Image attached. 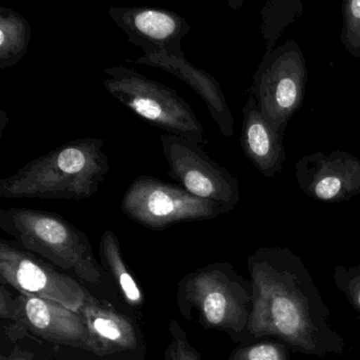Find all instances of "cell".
Masks as SVG:
<instances>
[{
    "instance_id": "52a82bcc",
    "label": "cell",
    "mask_w": 360,
    "mask_h": 360,
    "mask_svg": "<svg viewBox=\"0 0 360 360\" xmlns=\"http://www.w3.org/2000/svg\"><path fill=\"white\" fill-rule=\"evenodd\" d=\"M307 79L304 56L292 39L264 54L254 73L250 96H254L269 125L282 136L302 107Z\"/></svg>"
},
{
    "instance_id": "ac0fdd59",
    "label": "cell",
    "mask_w": 360,
    "mask_h": 360,
    "mask_svg": "<svg viewBox=\"0 0 360 360\" xmlns=\"http://www.w3.org/2000/svg\"><path fill=\"white\" fill-rule=\"evenodd\" d=\"M303 15L300 0H269L261 9V32L266 41L265 54L277 48V41L288 25Z\"/></svg>"
},
{
    "instance_id": "4fadbf2b",
    "label": "cell",
    "mask_w": 360,
    "mask_h": 360,
    "mask_svg": "<svg viewBox=\"0 0 360 360\" xmlns=\"http://www.w3.org/2000/svg\"><path fill=\"white\" fill-rule=\"evenodd\" d=\"M127 62L161 69L186 83L205 103L221 134L225 138L233 136L235 122L220 83L203 69L191 65L185 58V54L179 56L149 54Z\"/></svg>"
},
{
    "instance_id": "d6986e66",
    "label": "cell",
    "mask_w": 360,
    "mask_h": 360,
    "mask_svg": "<svg viewBox=\"0 0 360 360\" xmlns=\"http://www.w3.org/2000/svg\"><path fill=\"white\" fill-rule=\"evenodd\" d=\"M229 360H292L290 349L277 339H261L231 351Z\"/></svg>"
},
{
    "instance_id": "ba28073f",
    "label": "cell",
    "mask_w": 360,
    "mask_h": 360,
    "mask_svg": "<svg viewBox=\"0 0 360 360\" xmlns=\"http://www.w3.org/2000/svg\"><path fill=\"white\" fill-rule=\"evenodd\" d=\"M168 176L191 195L233 206L241 200L237 176L212 160L202 145L172 134H161Z\"/></svg>"
},
{
    "instance_id": "277c9868",
    "label": "cell",
    "mask_w": 360,
    "mask_h": 360,
    "mask_svg": "<svg viewBox=\"0 0 360 360\" xmlns=\"http://www.w3.org/2000/svg\"><path fill=\"white\" fill-rule=\"evenodd\" d=\"M0 229L20 248L39 255L88 283L102 281L87 235L53 212L12 207L0 210Z\"/></svg>"
},
{
    "instance_id": "2e32d148",
    "label": "cell",
    "mask_w": 360,
    "mask_h": 360,
    "mask_svg": "<svg viewBox=\"0 0 360 360\" xmlns=\"http://www.w3.org/2000/svg\"><path fill=\"white\" fill-rule=\"evenodd\" d=\"M30 22L10 8H0V69L18 65L30 45Z\"/></svg>"
},
{
    "instance_id": "d4e9b609",
    "label": "cell",
    "mask_w": 360,
    "mask_h": 360,
    "mask_svg": "<svg viewBox=\"0 0 360 360\" xmlns=\"http://www.w3.org/2000/svg\"><path fill=\"white\" fill-rule=\"evenodd\" d=\"M8 123H9V119H8L7 112L4 110L0 111V138L3 136L4 130Z\"/></svg>"
},
{
    "instance_id": "8fae6325",
    "label": "cell",
    "mask_w": 360,
    "mask_h": 360,
    "mask_svg": "<svg viewBox=\"0 0 360 360\" xmlns=\"http://www.w3.org/2000/svg\"><path fill=\"white\" fill-rule=\"evenodd\" d=\"M299 188L311 199L349 201L360 195V160L343 150L321 151L301 158L295 166Z\"/></svg>"
},
{
    "instance_id": "9c48e42d",
    "label": "cell",
    "mask_w": 360,
    "mask_h": 360,
    "mask_svg": "<svg viewBox=\"0 0 360 360\" xmlns=\"http://www.w3.org/2000/svg\"><path fill=\"white\" fill-rule=\"evenodd\" d=\"M0 280L20 294L47 299L79 313L88 290L20 246L0 240Z\"/></svg>"
},
{
    "instance_id": "cb8c5ba5",
    "label": "cell",
    "mask_w": 360,
    "mask_h": 360,
    "mask_svg": "<svg viewBox=\"0 0 360 360\" xmlns=\"http://www.w3.org/2000/svg\"><path fill=\"white\" fill-rule=\"evenodd\" d=\"M33 354L29 353V352L22 351V349H15V352L11 354V355L1 356L0 360H32Z\"/></svg>"
},
{
    "instance_id": "7402d4cb",
    "label": "cell",
    "mask_w": 360,
    "mask_h": 360,
    "mask_svg": "<svg viewBox=\"0 0 360 360\" xmlns=\"http://www.w3.org/2000/svg\"><path fill=\"white\" fill-rule=\"evenodd\" d=\"M169 334L165 360H203L201 354L191 345L186 333L176 320L170 321Z\"/></svg>"
},
{
    "instance_id": "30bf717a",
    "label": "cell",
    "mask_w": 360,
    "mask_h": 360,
    "mask_svg": "<svg viewBox=\"0 0 360 360\" xmlns=\"http://www.w3.org/2000/svg\"><path fill=\"white\" fill-rule=\"evenodd\" d=\"M108 14L127 35L128 41L140 47L144 56H184L182 39L191 31V25L180 14L160 8L115 6L109 8Z\"/></svg>"
},
{
    "instance_id": "603a6c76",
    "label": "cell",
    "mask_w": 360,
    "mask_h": 360,
    "mask_svg": "<svg viewBox=\"0 0 360 360\" xmlns=\"http://www.w3.org/2000/svg\"><path fill=\"white\" fill-rule=\"evenodd\" d=\"M16 316V299H12L11 295L6 288V284L0 285V317L1 319L12 320L14 322Z\"/></svg>"
},
{
    "instance_id": "5b68a950",
    "label": "cell",
    "mask_w": 360,
    "mask_h": 360,
    "mask_svg": "<svg viewBox=\"0 0 360 360\" xmlns=\"http://www.w3.org/2000/svg\"><path fill=\"white\" fill-rule=\"evenodd\" d=\"M104 75L108 94L153 127L200 145L206 142L195 111L176 90L129 67H109Z\"/></svg>"
},
{
    "instance_id": "3957f363",
    "label": "cell",
    "mask_w": 360,
    "mask_h": 360,
    "mask_svg": "<svg viewBox=\"0 0 360 360\" xmlns=\"http://www.w3.org/2000/svg\"><path fill=\"white\" fill-rule=\"evenodd\" d=\"M176 305L184 319L222 330L241 345L254 343L248 332L254 284L229 263H212L186 274L176 288Z\"/></svg>"
},
{
    "instance_id": "44dd1931",
    "label": "cell",
    "mask_w": 360,
    "mask_h": 360,
    "mask_svg": "<svg viewBox=\"0 0 360 360\" xmlns=\"http://www.w3.org/2000/svg\"><path fill=\"white\" fill-rule=\"evenodd\" d=\"M333 279L349 304L360 314V264L353 266L338 265L334 269Z\"/></svg>"
},
{
    "instance_id": "8992f818",
    "label": "cell",
    "mask_w": 360,
    "mask_h": 360,
    "mask_svg": "<svg viewBox=\"0 0 360 360\" xmlns=\"http://www.w3.org/2000/svg\"><path fill=\"white\" fill-rule=\"evenodd\" d=\"M233 208L229 204L195 197L181 185L150 176L134 179L121 203L126 217L153 231H163L178 223L212 220Z\"/></svg>"
},
{
    "instance_id": "5bb4252c",
    "label": "cell",
    "mask_w": 360,
    "mask_h": 360,
    "mask_svg": "<svg viewBox=\"0 0 360 360\" xmlns=\"http://www.w3.org/2000/svg\"><path fill=\"white\" fill-rule=\"evenodd\" d=\"M240 144L248 160L265 178L282 172L286 161L284 136L278 134L263 117L254 96H248L243 107Z\"/></svg>"
},
{
    "instance_id": "7c38bea8",
    "label": "cell",
    "mask_w": 360,
    "mask_h": 360,
    "mask_svg": "<svg viewBox=\"0 0 360 360\" xmlns=\"http://www.w3.org/2000/svg\"><path fill=\"white\" fill-rule=\"evenodd\" d=\"M16 328L56 345L91 352L89 332L83 316L47 299L20 294L16 298Z\"/></svg>"
},
{
    "instance_id": "9a60e30c",
    "label": "cell",
    "mask_w": 360,
    "mask_h": 360,
    "mask_svg": "<svg viewBox=\"0 0 360 360\" xmlns=\"http://www.w3.org/2000/svg\"><path fill=\"white\" fill-rule=\"evenodd\" d=\"M79 314L85 320L91 352L96 355H112L136 347L134 324L119 311L92 297L90 292Z\"/></svg>"
},
{
    "instance_id": "7a4b0ae2",
    "label": "cell",
    "mask_w": 360,
    "mask_h": 360,
    "mask_svg": "<svg viewBox=\"0 0 360 360\" xmlns=\"http://www.w3.org/2000/svg\"><path fill=\"white\" fill-rule=\"evenodd\" d=\"M104 139L65 143L0 180V198L84 200L98 193L110 172Z\"/></svg>"
},
{
    "instance_id": "ffe728a7",
    "label": "cell",
    "mask_w": 360,
    "mask_h": 360,
    "mask_svg": "<svg viewBox=\"0 0 360 360\" xmlns=\"http://www.w3.org/2000/svg\"><path fill=\"white\" fill-rule=\"evenodd\" d=\"M341 44L353 58H360V0L343 3Z\"/></svg>"
},
{
    "instance_id": "e0dca14e",
    "label": "cell",
    "mask_w": 360,
    "mask_h": 360,
    "mask_svg": "<svg viewBox=\"0 0 360 360\" xmlns=\"http://www.w3.org/2000/svg\"><path fill=\"white\" fill-rule=\"evenodd\" d=\"M98 252L103 265L115 278L126 302L132 307H142L144 303L142 290L124 260L119 239L110 229L103 233Z\"/></svg>"
},
{
    "instance_id": "6da1fadb",
    "label": "cell",
    "mask_w": 360,
    "mask_h": 360,
    "mask_svg": "<svg viewBox=\"0 0 360 360\" xmlns=\"http://www.w3.org/2000/svg\"><path fill=\"white\" fill-rule=\"evenodd\" d=\"M248 269L254 284L252 342L277 339L290 352L319 357L345 352V339L330 324V309L300 257L286 248H261L248 256Z\"/></svg>"
}]
</instances>
